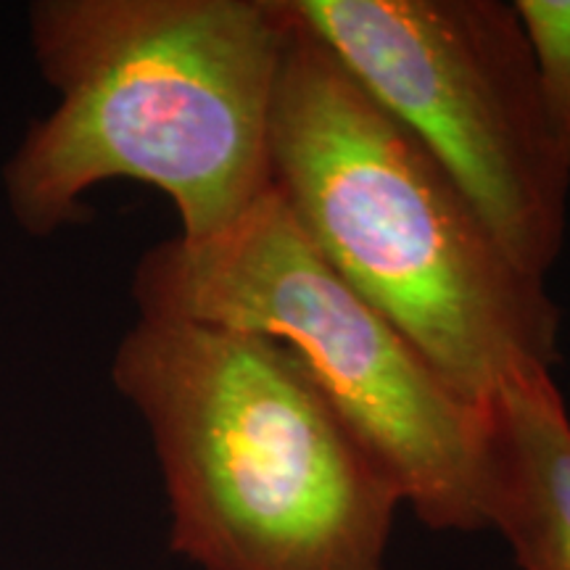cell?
Here are the masks:
<instances>
[{"instance_id": "6da1fadb", "label": "cell", "mask_w": 570, "mask_h": 570, "mask_svg": "<svg viewBox=\"0 0 570 570\" xmlns=\"http://www.w3.org/2000/svg\"><path fill=\"white\" fill-rule=\"evenodd\" d=\"M27 21L56 106L3 167L19 230L48 238L85 219L96 185L138 180L204 240L273 188L285 0H38Z\"/></svg>"}, {"instance_id": "7a4b0ae2", "label": "cell", "mask_w": 570, "mask_h": 570, "mask_svg": "<svg viewBox=\"0 0 570 570\" xmlns=\"http://www.w3.org/2000/svg\"><path fill=\"white\" fill-rule=\"evenodd\" d=\"M288 11L269 167L296 225L473 407L520 370H552L560 309L544 277L504 252L417 135Z\"/></svg>"}, {"instance_id": "3957f363", "label": "cell", "mask_w": 570, "mask_h": 570, "mask_svg": "<svg viewBox=\"0 0 570 570\" xmlns=\"http://www.w3.org/2000/svg\"><path fill=\"white\" fill-rule=\"evenodd\" d=\"M111 383L148 428L180 558L202 570H383L402 491L291 348L138 317Z\"/></svg>"}, {"instance_id": "277c9868", "label": "cell", "mask_w": 570, "mask_h": 570, "mask_svg": "<svg viewBox=\"0 0 570 570\" xmlns=\"http://www.w3.org/2000/svg\"><path fill=\"white\" fill-rule=\"evenodd\" d=\"M140 317L259 333L296 354L428 529L479 531L483 412L323 259L269 188L230 227L140 256Z\"/></svg>"}, {"instance_id": "5b68a950", "label": "cell", "mask_w": 570, "mask_h": 570, "mask_svg": "<svg viewBox=\"0 0 570 570\" xmlns=\"http://www.w3.org/2000/svg\"><path fill=\"white\" fill-rule=\"evenodd\" d=\"M356 82L454 177L525 273L547 277L570 164L515 6L502 0H288Z\"/></svg>"}, {"instance_id": "8992f818", "label": "cell", "mask_w": 570, "mask_h": 570, "mask_svg": "<svg viewBox=\"0 0 570 570\" xmlns=\"http://www.w3.org/2000/svg\"><path fill=\"white\" fill-rule=\"evenodd\" d=\"M481 412L483 520L523 570H570V417L552 370H520Z\"/></svg>"}, {"instance_id": "52a82bcc", "label": "cell", "mask_w": 570, "mask_h": 570, "mask_svg": "<svg viewBox=\"0 0 570 570\" xmlns=\"http://www.w3.org/2000/svg\"><path fill=\"white\" fill-rule=\"evenodd\" d=\"M537 59L547 117L570 164V0H515Z\"/></svg>"}]
</instances>
